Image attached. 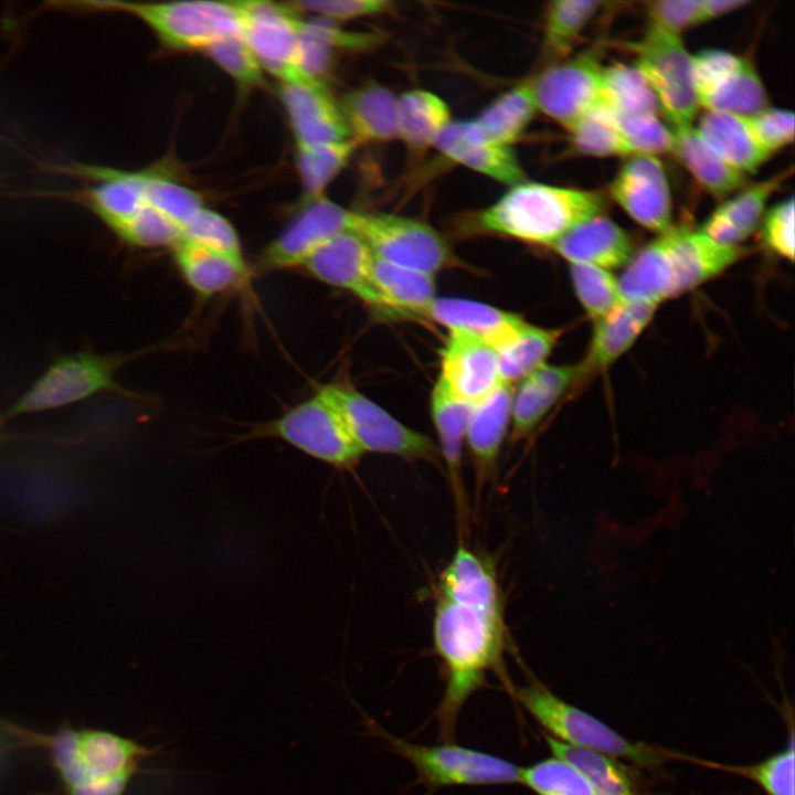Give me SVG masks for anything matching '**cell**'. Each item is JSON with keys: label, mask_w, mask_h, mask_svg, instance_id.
<instances>
[{"label": "cell", "mask_w": 795, "mask_h": 795, "mask_svg": "<svg viewBox=\"0 0 795 795\" xmlns=\"http://www.w3.org/2000/svg\"><path fill=\"white\" fill-rule=\"evenodd\" d=\"M504 601L481 602L437 595L433 616L434 650L442 665L444 691L434 712L438 738L453 742L466 702L496 674L509 693L504 667Z\"/></svg>", "instance_id": "obj_1"}, {"label": "cell", "mask_w": 795, "mask_h": 795, "mask_svg": "<svg viewBox=\"0 0 795 795\" xmlns=\"http://www.w3.org/2000/svg\"><path fill=\"white\" fill-rule=\"evenodd\" d=\"M22 751H41L60 783L61 795H124L155 749L96 728L63 724L52 732L0 716V775Z\"/></svg>", "instance_id": "obj_2"}, {"label": "cell", "mask_w": 795, "mask_h": 795, "mask_svg": "<svg viewBox=\"0 0 795 795\" xmlns=\"http://www.w3.org/2000/svg\"><path fill=\"white\" fill-rule=\"evenodd\" d=\"M742 255L701 233L670 227L638 251L618 278L623 300L658 305L716 277Z\"/></svg>", "instance_id": "obj_3"}, {"label": "cell", "mask_w": 795, "mask_h": 795, "mask_svg": "<svg viewBox=\"0 0 795 795\" xmlns=\"http://www.w3.org/2000/svg\"><path fill=\"white\" fill-rule=\"evenodd\" d=\"M604 209L605 200L597 192L524 180L475 213L468 230L552 247Z\"/></svg>", "instance_id": "obj_4"}, {"label": "cell", "mask_w": 795, "mask_h": 795, "mask_svg": "<svg viewBox=\"0 0 795 795\" xmlns=\"http://www.w3.org/2000/svg\"><path fill=\"white\" fill-rule=\"evenodd\" d=\"M509 695L551 736L562 743L622 757L642 766H656L667 752L653 745L633 742L584 710L566 702L537 679L512 685Z\"/></svg>", "instance_id": "obj_5"}, {"label": "cell", "mask_w": 795, "mask_h": 795, "mask_svg": "<svg viewBox=\"0 0 795 795\" xmlns=\"http://www.w3.org/2000/svg\"><path fill=\"white\" fill-rule=\"evenodd\" d=\"M86 11H123L147 24L167 45L179 50H206L232 35H242L237 1H176L131 3L119 1L74 2Z\"/></svg>", "instance_id": "obj_6"}, {"label": "cell", "mask_w": 795, "mask_h": 795, "mask_svg": "<svg viewBox=\"0 0 795 795\" xmlns=\"http://www.w3.org/2000/svg\"><path fill=\"white\" fill-rule=\"evenodd\" d=\"M367 727L413 766L417 783L428 794L444 787L505 785L520 780L521 767L504 757L453 742L413 743L395 736L373 720H369Z\"/></svg>", "instance_id": "obj_7"}, {"label": "cell", "mask_w": 795, "mask_h": 795, "mask_svg": "<svg viewBox=\"0 0 795 795\" xmlns=\"http://www.w3.org/2000/svg\"><path fill=\"white\" fill-rule=\"evenodd\" d=\"M630 46L636 54L634 66L648 82L660 110L674 129L692 126L699 103L692 55L686 50L680 35L649 26L645 35Z\"/></svg>", "instance_id": "obj_8"}, {"label": "cell", "mask_w": 795, "mask_h": 795, "mask_svg": "<svg viewBox=\"0 0 795 795\" xmlns=\"http://www.w3.org/2000/svg\"><path fill=\"white\" fill-rule=\"evenodd\" d=\"M320 389L340 411L362 454H386L437 463L439 452L428 436L404 425L350 383L333 382Z\"/></svg>", "instance_id": "obj_9"}, {"label": "cell", "mask_w": 795, "mask_h": 795, "mask_svg": "<svg viewBox=\"0 0 795 795\" xmlns=\"http://www.w3.org/2000/svg\"><path fill=\"white\" fill-rule=\"evenodd\" d=\"M354 233L375 257L412 271L435 276L457 262L437 230L407 216L357 212Z\"/></svg>", "instance_id": "obj_10"}, {"label": "cell", "mask_w": 795, "mask_h": 795, "mask_svg": "<svg viewBox=\"0 0 795 795\" xmlns=\"http://www.w3.org/2000/svg\"><path fill=\"white\" fill-rule=\"evenodd\" d=\"M271 433L305 454L337 468H352L361 451L331 399L319 388L271 425Z\"/></svg>", "instance_id": "obj_11"}, {"label": "cell", "mask_w": 795, "mask_h": 795, "mask_svg": "<svg viewBox=\"0 0 795 795\" xmlns=\"http://www.w3.org/2000/svg\"><path fill=\"white\" fill-rule=\"evenodd\" d=\"M699 107L753 116L767 106V94L754 65L724 50L708 49L692 55Z\"/></svg>", "instance_id": "obj_12"}, {"label": "cell", "mask_w": 795, "mask_h": 795, "mask_svg": "<svg viewBox=\"0 0 795 795\" xmlns=\"http://www.w3.org/2000/svg\"><path fill=\"white\" fill-rule=\"evenodd\" d=\"M237 2L242 12V36L263 70L282 83H320L308 80L300 70L303 20L292 8L269 1Z\"/></svg>", "instance_id": "obj_13"}, {"label": "cell", "mask_w": 795, "mask_h": 795, "mask_svg": "<svg viewBox=\"0 0 795 795\" xmlns=\"http://www.w3.org/2000/svg\"><path fill=\"white\" fill-rule=\"evenodd\" d=\"M602 71L592 53L545 66L531 77L538 110L570 132L587 114L602 106Z\"/></svg>", "instance_id": "obj_14"}, {"label": "cell", "mask_w": 795, "mask_h": 795, "mask_svg": "<svg viewBox=\"0 0 795 795\" xmlns=\"http://www.w3.org/2000/svg\"><path fill=\"white\" fill-rule=\"evenodd\" d=\"M116 364L115 359L93 353L61 358L13 405L10 414L55 409L103 390H114Z\"/></svg>", "instance_id": "obj_15"}, {"label": "cell", "mask_w": 795, "mask_h": 795, "mask_svg": "<svg viewBox=\"0 0 795 795\" xmlns=\"http://www.w3.org/2000/svg\"><path fill=\"white\" fill-rule=\"evenodd\" d=\"M372 263L369 246L350 231L318 246L301 266L320 282L342 288L379 312L393 316L374 283Z\"/></svg>", "instance_id": "obj_16"}, {"label": "cell", "mask_w": 795, "mask_h": 795, "mask_svg": "<svg viewBox=\"0 0 795 795\" xmlns=\"http://www.w3.org/2000/svg\"><path fill=\"white\" fill-rule=\"evenodd\" d=\"M610 192L638 224L664 233L671 227V192L664 166L656 156H633L618 170Z\"/></svg>", "instance_id": "obj_17"}, {"label": "cell", "mask_w": 795, "mask_h": 795, "mask_svg": "<svg viewBox=\"0 0 795 795\" xmlns=\"http://www.w3.org/2000/svg\"><path fill=\"white\" fill-rule=\"evenodd\" d=\"M357 212L322 197L312 199L289 226L265 250L271 268L301 266L321 244L343 232H354Z\"/></svg>", "instance_id": "obj_18"}, {"label": "cell", "mask_w": 795, "mask_h": 795, "mask_svg": "<svg viewBox=\"0 0 795 795\" xmlns=\"http://www.w3.org/2000/svg\"><path fill=\"white\" fill-rule=\"evenodd\" d=\"M438 379L459 400L476 404L500 385L497 350L483 340L448 332Z\"/></svg>", "instance_id": "obj_19"}, {"label": "cell", "mask_w": 795, "mask_h": 795, "mask_svg": "<svg viewBox=\"0 0 795 795\" xmlns=\"http://www.w3.org/2000/svg\"><path fill=\"white\" fill-rule=\"evenodd\" d=\"M448 160L508 187L527 180L512 147L487 138L470 120H452L434 147Z\"/></svg>", "instance_id": "obj_20"}, {"label": "cell", "mask_w": 795, "mask_h": 795, "mask_svg": "<svg viewBox=\"0 0 795 795\" xmlns=\"http://www.w3.org/2000/svg\"><path fill=\"white\" fill-rule=\"evenodd\" d=\"M423 318L448 332L471 336L496 350L510 342L526 325L519 315L492 305L460 297H437L428 305Z\"/></svg>", "instance_id": "obj_21"}, {"label": "cell", "mask_w": 795, "mask_h": 795, "mask_svg": "<svg viewBox=\"0 0 795 795\" xmlns=\"http://www.w3.org/2000/svg\"><path fill=\"white\" fill-rule=\"evenodd\" d=\"M280 96L296 142L321 144L351 139L340 106L324 83H282Z\"/></svg>", "instance_id": "obj_22"}, {"label": "cell", "mask_w": 795, "mask_h": 795, "mask_svg": "<svg viewBox=\"0 0 795 795\" xmlns=\"http://www.w3.org/2000/svg\"><path fill=\"white\" fill-rule=\"evenodd\" d=\"M583 378L581 364L544 363L513 388L510 437L528 436L571 389Z\"/></svg>", "instance_id": "obj_23"}, {"label": "cell", "mask_w": 795, "mask_h": 795, "mask_svg": "<svg viewBox=\"0 0 795 795\" xmlns=\"http://www.w3.org/2000/svg\"><path fill=\"white\" fill-rule=\"evenodd\" d=\"M513 388L501 383L474 404L466 430L465 444L481 486L494 473L511 421Z\"/></svg>", "instance_id": "obj_24"}, {"label": "cell", "mask_w": 795, "mask_h": 795, "mask_svg": "<svg viewBox=\"0 0 795 795\" xmlns=\"http://www.w3.org/2000/svg\"><path fill=\"white\" fill-rule=\"evenodd\" d=\"M552 248L569 264L593 265L608 271L626 265L633 257L627 233L603 214L572 227Z\"/></svg>", "instance_id": "obj_25"}, {"label": "cell", "mask_w": 795, "mask_h": 795, "mask_svg": "<svg viewBox=\"0 0 795 795\" xmlns=\"http://www.w3.org/2000/svg\"><path fill=\"white\" fill-rule=\"evenodd\" d=\"M657 306L623 300L595 319L587 354L580 363L583 375L604 370L622 357L650 322Z\"/></svg>", "instance_id": "obj_26"}, {"label": "cell", "mask_w": 795, "mask_h": 795, "mask_svg": "<svg viewBox=\"0 0 795 795\" xmlns=\"http://www.w3.org/2000/svg\"><path fill=\"white\" fill-rule=\"evenodd\" d=\"M786 174L750 186L725 200L707 218L699 231L719 244L738 246L759 227L770 197Z\"/></svg>", "instance_id": "obj_27"}, {"label": "cell", "mask_w": 795, "mask_h": 795, "mask_svg": "<svg viewBox=\"0 0 795 795\" xmlns=\"http://www.w3.org/2000/svg\"><path fill=\"white\" fill-rule=\"evenodd\" d=\"M339 106L350 138L358 145L398 139V96L388 87L365 83L349 92Z\"/></svg>", "instance_id": "obj_28"}, {"label": "cell", "mask_w": 795, "mask_h": 795, "mask_svg": "<svg viewBox=\"0 0 795 795\" xmlns=\"http://www.w3.org/2000/svg\"><path fill=\"white\" fill-rule=\"evenodd\" d=\"M473 404L456 398L437 379L431 394V415L437 434L441 455L446 465L453 495L462 513L464 487L462 478L463 448Z\"/></svg>", "instance_id": "obj_29"}, {"label": "cell", "mask_w": 795, "mask_h": 795, "mask_svg": "<svg viewBox=\"0 0 795 795\" xmlns=\"http://www.w3.org/2000/svg\"><path fill=\"white\" fill-rule=\"evenodd\" d=\"M696 129L723 160L744 174L754 173L771 157L753 132L748 116L706 112Z\"/></svg>", "instance_id": "obj_30"}, {"label": "cell", "mask_w": 795, "mask_h": 795, "mask_svg": "<svg viewBox=\"0 0 795 795\" xmlns=\"http://www.w3.org/2000/svg\"><path fill=\"white\" fill-rule=\"evenodd\" d=\"M671 151L708 193L721 198L736 191L746 174L723 160L699 135L696 127L672 129Z\"/></svg>", "instance_id": "obj_31"}, {"label": "cell", "mask_w": 795, "mask_h": 795, "mask_svg": "<svg viewBox=\"0 0 795 795\" xmlns=\"http://www.w3.org/2000/svg\"><path fill=\"white\" fill-rule=\"evenodd\" d=\"M173 248L184 279L201 296L222 293L243 282L247 275L244 261L199 244L180 240Z\"/></svg>", "instance_id": "obj_32"}, {"label": "cell", "mask_w": 795, "mask_h": 795, "mask_svg": "<svg viewBox=\"0 0 795 795\" xmlns=\"http://www.w3.org/2000/svg\"><path fill=\"white\" fill-rule=\"evenodd\" d=\"M452 120L448 105L430 91L415 88L398 96V140L411 150L434 147Z\"/></svg>", "instance_id": "obj_33"}, {"label": "cell", "mask_w": 795, "mask_h": 795, "mask_svg": "<svg viewBox=\"0 0 795 795\" xmlns=\"http://www.w3.org/2000/svg\"><path fill=\"white\" fill-rule=\"evenodd\" d=\"M538 112L530 77L494 99L473 121L487 138L512 147Z\"/></svg>", "instance_id": "obj_34"}, {"label": "cell", "mask_w": 795, "mask_h": 795, "mask_svg": "<svg viewBox=\"0 0 795 795\" xmlns=\"http://www.w3.org/2000/svg\"><path fill=\"white\" fill-rule=\"evenodd\" d=\"M374 283L394 317L423 318L436 298L435 277L384 262L373 255Z\"/></svg>", "instance_id": "obj_35"}, {"label": "cell", "mask_w": 795, "mask_h": 795, "mask_svg": "<svg viewBox=\"0 0 795 795\" xmlns=\"http://www.w3.org/2000/svg\"><path fill=\"white\" fill-rule=\"evenodd\" d=\"M601 4L597 0H554L547 4L541 49L545 66L568 57Z\"/></svg>", "instance_id": "obj_36"}, {"label": "cell", "mask_w": 795, "mask_h": 795, "mask_svg": "<svg viewBox=\"0 0 795 795\" xmlns=\"http://www.w3.org/2000/svg\"><path fill=\"white\" fill-rule=\"evenodd\" d=\"M602 106L617 115L657 116V98L643 74L634 66L614 63L602 71Z\"/></svg>", "instance_id": "obj_37"}, {"label": "cell", "mask_w": 795, "mask_h": 795, "mask_svg": "<svg viewBox=\"0 0 795 795\" xmlns=\"http://www.w3.org/2000/svg\"><path fill=\"white\" fill-rule=\"evenodd\" d=\"M562 331L526 322L518 335L497 350L502 383L515 386L518 382L547 363Z\"/></svg>", "instance_id": "obj_38"}, {"label": "cell", "mask_w": 795, "mask_h": 795, "mask_svg": "<svg viewBox=\"0 0 795 795\" xmlns=\"http://www.w3.org/2000/svg\"><path fill=\"white\" fill-rule=\"evenodd\" d=\"M554 756L573 764L591 783L595 795H638L626 770L613 757L572 746L545 735Z\"/></svg>", "instance_id": "obj_39"}, {"label": "cell", "mask_w": 795, "mask_h": 795, "mask_svg": "<svg viewBox=\"0 0 795 795\" xmlns=\"http://www.w3.org/2000/svg\"><path fill=\"white\" fill-rule=\"evenodd\" d=\"M359 145L353 139L321 144L296 142L297 166L309 200L324 195Z\"/></svg>", "instance_id": "obj_40"}, {"label": "cell", "mask_w": 795, "mask_h": 795, "mask_svg": "<svg viewBox=\"0 0 795 795\" xmlns=\"http://www.w3.org/2000/svg\"><path fill=\"white\" fill-rule=\"evenodd\" d=\"M145 202L182 227L203 208L193 190L150 171H136Z\"/></svg>", "instance_id": "obj_41"}, {"label": "cell", "mask_w": 795, "mask_h": 795, "mask_svg": "<svg viewBox=\"0 0 795 795\" xmlns=\"http://www.w3.org/2000/svg\"><path fill=\"white\" fill-rule=\"evenodd\" d=\"M519 783L536 795H595L581 771L554 755L521 767Z\"/></svg>", "instance_id": "obj_42"}, {"label": "cell", "mask_w": 795, "mask_h": 795, "mask_svg": "<svg viewBox=\"0 0 795 795\" xmlns=\"http://www.w3.org/2000/svg\"><path fill=\"white\" fill-rule=\"evenodd\" d=\"M573 148L593 157L629 156L615 114L600 106L587 114L571 131Z\"/></svg>", "instance_id": "obj_43"}, {"label": "cell", "mask_w": 795, "mask_h": 795, "mask_svg": "<svg viewBox=\"0 0 795 795\" xmlns=\"http://www.w3.org/2000/svg\"><path fill=\"white\" fill-rule=\"evenodd\" d=\"M570 275L579 301L593 320L605 316L623 301L618 279L608 269L570 264Z\"/></svg>", "instance_id": "obj_44"}, {"label": "cell", "mask_w": 795, "mask_h": 795, "mask_svg": "<svg viewBox=\"0 0 795 795\" xmlns=\"http://www.w3.org/2000/svg\"><path fill=\"white\" fill-rule=\"evenodd\" d=\"M114 232L125 242L140 247L173 246L182 239L179 225L147 204Z\"/></svg>", "instance_id": "obj_45"}, {"label": "cell", "mask_w": 795, "mask_h": 795, "mask_svg": "<svg viewBox=\"0 0 795 795\" xmlns=\"http://www.w3.org/2000/svg\"><path fill=\"white\" fill-rule=\"evenodd\" d=\"M622 138L629 156H656L671 151L674 131L658 116H626L615 114Z\"/></svg>", "instance_id": "obj_46"}, {"label": "cell", "mask_w": 795, "mask_h": 795, "mask_svg": "<svg viewBox=\"0 0 795 795\" xmlns=\"http://www.w3.org/2000/svg\"><path fill=\"white\" fill-rule=\"evenodd\" d=\"M181 240L243 261L240 240L232 224L221 214L204 206L182 227Z\"/></svg>", "instance_id": "obj_47"}, {"label": "cell", "mask_w": 795, "mask_h": 795, "mask_svg": "<svg viewBox=\"0 0 795 795\" xmlns=\"http://www.w3.org/2000/svg\"><path fill=\"white\" fill-rule=\"evenodd\" d=\"M212 60L243 86L263 82V67L242 35L224 38L206 50Z\"/></svg>", "instance_id": "obj_48"}, {"label": "cell", "mask_w": 795, "mask_h": 795, "mask_svg": "<svg viewBox=\"0 0 795 795\" xmlns=\"http://www.w3.org/2000/svg\"><path fill=\"white\" fill-rule=\"evenodd\" d=\"M754 781L767 795H794V738L789 745L770 757L742 767H733Z\"/></svg>", "instance_id": "obj_49"}, {"label": "cell", "mask_w": 795, "mask_h": 795, "mask_svg": "<svg viewBox=\"0 0 795 795\" xmlns=\"http://www.w3.org/2000/svg\"><path fill=\"white\" fill-rule=\"evenodd\" d=\"M294 10H305L330 21H348L384 14L393 10L388 0H299L290 3Z\"/></svg>", "instance_id": "obj_50"}, {"label": "cell", "mask_w": 795, "mask_h": 795, "mask_svg": "<svg viewBox=\"0 0 795 795\" xmlns=\"http://www.w3.org/2000/svg\"><path fill=\"white\" fill-rule=\"evenodd\" d=\"M762 235L766 246L789 261L794 258V199L772 206L763 216Z\"/></svg>", "instance_id": "obj_51"}, {"label": "cell", "mask_w": 795, "mask_h": 795, "mask_svg": "<svg viewBox=\"0 0 795 795\" xmlns=\"http://www.w3.org/2000/svg\"><path fill=\"white\" fill-rule=\"evenodd\" d=\"M750 125L763 148L772 155L794 140V114L784 108L766 107L749 116Z\"/></svg>", "instance_id": "obj_52"}, {"label": "cell", "mask_w": 795, "mask_h": 795, "mask_svg": "<svg viewBox=\"0 0 795 795\" xmlns=\"http://www.w3.org/2000/svg\"><path fill=\"white\" fill-rule=\"evenodd\" d=\"M699 12L700 0H658L647 6L650 26L675 35L699 24Z\"/></svg>", "instance_id": "obj_53"}, {"label": "cell", "mask_w": 795, "mask_h": 795, "mask_svg": "<svg viewBox=\"0 0 795 795\" xmlns=\"http://www.w3.org/2000/svg\"><path fill=\"white\" fill-rule=\"evenodd\" d=\"M746 0H700L699 24L746 6Z\"/></svg>", "instance_id": "obj_54"}]
</instances>
